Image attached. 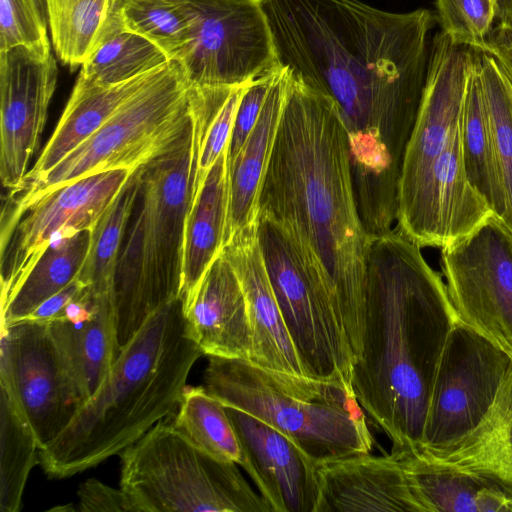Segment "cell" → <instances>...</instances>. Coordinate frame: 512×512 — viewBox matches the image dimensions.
<instances>
[{"label": "cell", "mask_w": 512, "mask_h": 512, "mask_svg": "<svg viewBox=\"0 0 512 512\" xmlns=\"http://www.w3.org/2000/svg\"><path fill=\"white\" fill-rule=\"evenodd\" d=\"M259 212L287 233L308 277L331 303L355 361L361 350L371 236L358 211L339 110L294 74Z\"/></svg>", "instance_id": "2"}, {"label": "cell", "mask_w": 512, "mask_h": 512, "mask_svg": "<svg viewBox=\"0 0 512 512\" xmlns=\"http://www.w3.org/2000/svg\"><path fill=\"white\" fill-rule=\"evenodd\" d=\"M40 10L47 16L46 5L44 0H34Z\"/></svg>", "instance_id": "45"}, {"label": "cell", "mask_w": 512, "mask_h": 512, "mask_svg": "<svg viewBox=\"0 0 512 512\" xmlns=\"http://www.w3.org/2000/svg\"><path fill=\"white\" fill-rule=\"evenodd\" d=\"M78 510L83 512H132L121 488H112L97 479H88L77 491Z\"/></svg>", "instance_id": "41"}, {"label": "cell", "mask_w": 512, "mask_h": 512, "mask_svg": "<svg viewBox=\"0 0 512 512\" xmlns=\"http://www.w3.org/2000/svg\"><path fill=\"white\" fill-rule=\"evenodd\" d=\"M183 310L190 337L204 355L251 362L252 332L245 294L222 251Z\"/></svg>", "instance_id": "21"}, {"label": "cell", "mask_w": 512, "mask_h": 512, "mask_svg": "<svg viewBox=\"0 0 512 512\" xmlns=\"http://www.w3.org/2000/svg\"><path fill=\"white\" fill-rule=\"evenodd\" d=\"M315 512H424L400 458L355 454L317 465Z\"/></svg>", "instance_id": "20"}, {"label": "cell", "mask_w": 512, "mask_h": 512, "mask_svg": "<svg viewBox=\"0 0 512 512\" xmlns=\"http://www.w3.org/2000/svg\"><path fill=\"white\" fill-rule=\"evenodd\" d=\"M413 452L481 477L512 495V369L474 429L451 443Z\"/></svg>", "instance_id": "24"}, {"label": "cell", "mask_w": 512, "mask_h": 512, "mask_svg": "<svg viewBox=\"0 0 512 512\" xmlns=\"http://www.w3.org/2000/svg\"><path fill=\"white\" fill-rule=\"evenodd\" d=\"M474 50L475 66L505 198L503 223L512 231V85L491 55Z\"/></svg>", "instance_id": "36"}, {"label": "cell", "mask_w": 512, "mask_h": 512, "mask_svg": "<svg viewBox=\"0 0 512 512\" xmlns=\"http://www.w3.org/2000/svg\"><path fill=\"white\" fill-rule=\"evenodd\" d=\"M226 409L246 457L244 470L271 512H315L317 464L270 425L239 409Z\"/></svg>", "instance_id": "18"}, {"label": "cell", "mask_w": 512, "mask_h": 512, "mask_svg": "<svg viewBox=\"0 0 512 512\" xmlns=\"http://www.w3.org/2000/svg\"><path fill=\"white\" fill-rule=\"evenodd\" d=\"M114 10L125 29L154 43L169 60L181 58L189 27L173 0H117Z\"/></svg>", "instance_id": "37"}, {"label": "cell", "mask_w": 512, "mask_h": 512, "mask_svg": "<svg viewBox=\"0 0 512 512\" xmlns=\"http://www.w3.org/2000/svg\"><path fill=\"white\" fill-rule=\"evenodd\" d=\"M393 454L400 458L424 512H512V495L481 477L416 452Z\"/></svg>", "instance_id": "27"}, {"label": "cell", "mask_w": 512, "mask_h": 512, "mask_svg": "<svg viewBox=\"0 0 512 512\" xmlns=\"http://www.w3.org/2000/svg\"><path fill=\"white\" fill-rule=\"evenodd\" d=\"M279 66L280 62L272 70L246 85L237 108L228 144V165L234 160L253 130Z\"/></svg>", "instance_id": "40"}, {"label": "cell", "mask_w": 512, "mask_h": 512, "mask_svg": "<svg viewBox=\"0 0 512 512\" xmlns=\"http://www.w3.org/2000/svg\"><path fill=\"white\" fill-rule=\"evenodd\" d=\"M0 511L18 512L40 445L33 428L6 385L0 383Z\"/></svg>", "instance_id": "33"}, {"label": "cell", "mask_w": 512, "mask_h": 512, "mask_svg": "<svg viewBox=\"0 0 512 512\" xmlns=\"http://www.w3.org/2000/svg\"><path fill=\"white\" fill-rule=\"evenodd\" d=\"M460 136L467 178L486 201L493 215L503 222L506 213L505 198L476 66L466 92Z\"/></svg>", "instance_id": "30"}, {"label": "cell", "mask_w": 512, "mask_h": 512, "mask_svg": "<svg viewBox=\"0 0 512 512\" xmlns=\"http://www.w3.org/2000/svg\"><path fill=\"white\" fill-rule=\"evenodd\" d=\"M51 52L19 45L0 51V179L19 188L38 150L56 89Z\"/></svg>", "instance_id": "16"}, {"label": "cell", "mask_w": 512, "mask_h": 512, "mask_svg": "<svg viewBox=\"0 0 512 512\" xmlns=\"http://www.w3.org/2000/svg\"><path fill=\"white\" fill-rule=\"evenodd\" d=\"M222 252L233 266L245 294L252 332L250 363L282 381L310 380L272 290L259 244L257 222L237 232Z\"/></svg>", "instance_id": "19"}, {"label": "cell", "mask_w": 512, "mask_h": 512, "mask_svg": "<svg viewBox=\"0 0 512 512\" xmlns=\"http://www.w3.org/2000/svg\"><path fill=\"white\" fill-rule=\"evenodd\" d=\"M227 155L228 147L208 171L187 215L180 291L183 308L224 247L229 197Z\"/></svg>", "instance_id": "26"}, {"label": "cell", "mask_w": 512, "mask_h": 512, "mask_svg": "<svg viewBox=\"0 0 512 512\" xmlns=\"http://www.w3.org/2000/svg\"><path fill=\"white\" fill-rule=\"evenodd\" d=\"M238 466L163 419L121 452L120 488L132 512H271Z\"/></svg>", "instance_id": "8"}, {"label": "cell", "mask_w": 512, "mask_h": 512, "mask_svg": "<svg viewBox=\"0 0 512 512\" xmlns=\"http://www.w3.org/2000/svg\"><path fill=\"white\" fill-rule=\"evenodd\" d=\"M138 192V168L92 228L91 242L76 277L95 298L113 302L114 282L121 245Z\"/></svg>", "instance_id": "32"}, {"label": "cell", "mask_w": 512, "mask_h": 512, "mask_svg": "<svg viewBox=\"0 0 512 512\" xmlns=\"http://www.w3.org/2000/svg\"><path fill=\"white\" fill-rule=\"evenodd\" d=\"M169 61L154 43L125 29L114 10L79 74L96 84L112 86L145 75Z\"/></svg>", "instance_id": "29"}, {"label": "cell", "mask_w": 512, "mask_h": 512, "mask_svg": "<svg viewBox=\"0 0 512 512\" xmlns=\"http://www.w3.org/2000/svg\"><path fill=\"white\" fill-rule=\"evenodd\" d=\"M438 20L455 43L478 49L495 18L492 0H435Z\"/></svg>", "instance_id": "38"}, {"label": "cell", "mask_w": 512, "mask_h": 512, "mask_svg": "<svg viewBox=\"0 0 512 512\" xmlns=\"http://www.w3.org/2000/svg\"><path fill=\"white\" fill-rule=\"evenodd\" d=\"M441 266L458 321L512 359V231L491 215L441 249Z\"/></svg>", "instance_id": "11"}, {"label": "cell", "mask_w": 512, "mask_h": 512, "mask_svg": "<svg viewBox=\"0 0 512 512\" xmlns=\"http://www.w3.org/2000/svg\"><path fill=\"white\" fill-rule=\"evenodd\" d=\"M475 50L442 30L430 46L426 81L401 170L398 210L412 199L429 169L458 132Z\"/></svg>", "instance_id": "15"}, {"label": "cell", "mask_w": 512, "mask_h": 512, "mask_svg": "<svg viewBox=\"0 0 512 512\" xmlns=\"http://www.w3.org/2000/svg\"><path fill=\"white\" fill-rule=\"evenodd\" d=\"M92 229L55 236L18 288L1 303V326L28 317L41 303L78 275L91 242Z\"/></svg>", "instance_id": "28"}, {"label": "cell", "mask_w": 512, "mask_h": 512, "mask_svg": "<svg viewBox=\"0 0 512 512\" xmlns=\"http://www.w3.org/2000/svg\"><path fill=\"white\" fill-rule=\"evenodd\" d=\"M491 215L488 204L467 178L459 128L412 199L398 210L397 228L421 248L442 249L471 233Z\"/></svg>", "instance_id": "17"}, {"label": "cell", "mask_w": 512, "mask_h": 512, "mask_svg": "<svg viewBox=\"0 0 512 512\" xmlns=\"http://www.w3.org/2000/svg\"><path fill=\"white\" fill-rule=\"evenodd\" d=\"M135 170L76 180L40 197L0 230L1 303L24 281L54 236L92 229Z\"/></svg>", "instance_id": "13"}, {"label": "cell", "mask_w": 512, "mask_h": 512, "mask_svg": "<svg viewBox=\"0 0 512 512\" xmlns=\"http://www.w3.org/2000/svg\"><path fill=\"white\" fill-rule=\"evenodd\" d=\"M278 60L336 104L357 201L397 202L426 81L433 16L359 0H263Z\"/></svg>", "instance_id": "1"}, {"label": "cell", "mask_w": 512, "mask_h": 512, "mask_svg": "<svg viewBox=\"0 0 512 512\" xmlns=\"http://www.w3.org/2000/svg\"><path fill=\"white\" fill-rule=\"evenodd\" d=\"M495 18L500 23H512V0H492Z\"/></svg>", "instance_id": "44"}, {"label": "cell", "mask_w": 512, "mask_h": 512, "mask_svg": "<svg viewBox=\"0 0 512 512\" xmlns=\"http://www.w3.org/2000/svg\"><path fill=\"white\" fill-rule=\"evenodd\" d=\"M257 231L272 290L306 376L353 389V355L331 303L275 220L259 212Z\"/></svg>", "instance_id": "9"}, {"label": "cell", "mask_w": 512, "mask_h": 512, "mask_svg": "<svg viewBox=\"0 0 512 512\" xmlns=\"http://www.w3.org/2000/svg\"><path fill=\"white\" fill-rule=\"evenodd\" d=\"M48 327L81 406L100 388L120 354L113 302L93 297L80 316L50 322Z\"/></svg>", "instance_id": "23"}, {"label": "cell", "mask_w": 512, "mask_h": 512, "mask_svg": "<svg viewBox=\"0 0 512 512\" xmlns=\"http://www.w3.org/2000/svg\"><path fill=\"white\" fill-rule=\"evenodd\" d=\"M173 1L189 27L178 62L191 85H245L279 63L263 0Z\"/></svg>", "instance_id": "10"}, {"label": "cell", "mask_w": 512, "mask_h": 512, "mask_svg": "<svg viewBox=\"0 0 512 512\" xmlns=\"http://www.w3.org/2000/svg\"><path fill=\"white\" fill-rule=\"evenodd\" d=\"M511 369L505 351L458 321L435 373L420 448L451 443L474 429Z\"/></svg>", "instance_id": "12"}, {"label": "cell", "mask_w": 512, "mask_h": 512, "mask_svg": "<svg viewBox=\"0 0 512 512\" xmlns=\"http://www.w3.org/2000/svg\"><path fill=\"white\" fill-rule=\"evenodd\" d=\"M54 51L71 71L82 66L117 0H44Z\"/></svg>", "instance_id": "35"}, {"label": "cell", "mask_w": 512, "mask_h": 512, "mask_svg": "<svg viewBox=\"0 0 512 512\" xmlns=\"http://www.w3.org/2000/svg\"><path fill=\"white\" fill-rule=\"evenodd\" d=\"M191 84L170 60L89 138L40 179L7 193L0 228L34 201L86 176L137 169L173 148L193 126Z\"/></svg>", "instance_id": "7"}, {"label": "cell", "mask_w": 512, "mask_h": 512, "mask_svg": "<svg viewBox=\"0 0 512 512\" xmlns=\"http://www.w3.org/2000/svg\"><path fill=\"white\" fill-rule=\"evenodd\" d=\"M247 84L232 87L191 85L195 163L190 206L208 171L228 147L237 108Z\"/></svg>", "instance_id": "31"}, {"label": "cell", "mask_w": 512, "mask_h": 512, "mask_svg": "<svg viewBox=\"0 0 512 512\" xmlns=\"http://www.w3.org/2000/svg\"><path fill=\"white\" fill-rule=\"evenodd\" d=\"M203 380L223 405L270 425L317 465L372 450L373 437L352 388L312 379L286 382L247 361L214 356Z\"/></svg>", "instance_id": "6"}, {"label": "cell", "mask_w": 512, "mask_h": 512, "mask_svg": "<svg viewBox=\"0 0 512 512\" xmlns=\"http://www.w3.org/2000/svg\"><path fill=\"white\" fill-rule=\"evenodd\" d=\"M0 383L14 396L40 449L62 433L80 407L48 323L24 319L1 326Z\"/></svg>", "instance_id": "14"}, {"label": "cell", "mask_w": 512, "mask_h": 512, "mask_svg": "<svg viewBox=\"0 0 512 512\" xmlns=\"http://www.w3.org/2000/svg\"><path fill=\"white\" fill-rule=\"evenodd\" d=\"M478 50L491 55L512 85V23H500L491 29Z\"/></svg>", "instance_id": "43"}, {"label": "cell", "mask_w": 512, "mask_h": 512, "mask_svg": "<svg viewBox=\"0 0 512 512\" xmlns=\"http://www.w3.org/2000/svg\"><path fill=\"white\" fill-rule=\"evenodd\" d=\"M194 163L192 126L173 148L138 168L113 291L119 352L154 312L180 298Z\"/></svg>", "instance_id": "5"}, {"label": "cell", "mask_w": 512, "mask_h": 512, "mask_svg": "<svg viewBox=\"0 0 512 512\" xmlns=\"http://www.w3.org/2000/svg\"><path fill=\"white\" fill-rule=\"evenodd\" d=\"M47 23L34 0H0V51L23 45L51 52Z\"/></svg>", "instance_id": "39"}, {"label": "cell", "mask_w": 512, "mask_h": 512, "mask_svg": "<svg viewBox=\"0 0 512 512\" xmlns=\"http://www.w3.org/2000/svg\"><path fill=\"white\" fill-rule=\"evenodd\" d=\"M155 70L112 86L96 84L79 74L53 134L20 187L40 179L96 132Z\"/></svg>", "instance_id": "25"}, {"label": "cell", "mask_w": 512, "mask_h": 512, "mask_svg": "<svg viewBox=\"0 0 512 512\" xmlns=\"http://www.w3.org/2000/svg\"><path fill=\"white\" fill-rule=\"evenodd\" d=\"M457 322L445 282L419 245L397 227L371 237L352 387L391 453L420 449L435 373Z\"/></svg>", "instance_id": "3"}, {"label": "cell", "mask_w": 512, "mask_h": 512, "mask_svg": "<svg viewBox=\"0 0 512 512\" xmlns=\"http://www.w3.org/2000/svg\"><path fill=\"white\" fill-rule=\"evenodd\" d=\"M292 77V70L280 63L253 130L228 165L229 197L224 245L237 232L257 222L261 187Z\"/></svg>", "instance_id": "22"}, {"label": "cell", "mask_w": 512, "mask_h": 512, "mask_svg": "<svg viewBox=\"0 0 512 512\" xmlns=\"http://www.w3.org/2000/svg\"><path fill=\"white\" fill-rule=\"evenodd\" d=\"M86 291L87 287L75 278L61 291L41 303L25 319L43 323L53 322L62 316L71 302L82 297Z\"/></svg>", "instance_id": "42"}, {"label": "cell", "mask_w": 512, "mask_h": 512, "mask_svg": "<svg viewBox=\"0 0 512 512\" xmlns=\"http://www.w3.org/2000/svg\"><path fill=\"white\" fill-rule=\"evenodd\" d=\"M204 355L190 337L180 298L144 323L121 349L96 393L39 451L51 478H67L121 453L178 407L188 375Z\"/></svg>", "instance_id": "4"}, {"label": "cell", "mask_w": 512, "mask_h": 512, "mask_svg": "<svg viewBox=\"0 0 512 512\" xmlns=\"http://www.w3.org/2000/svg\"><path fill=\"white\" fill-rule=\"evenodd\" d=\"M171 422L192 443L210 455L244 469L246 457L226 406L204 386H186Z\"/></svg>", "instance_id": "34"}]
</instances>
